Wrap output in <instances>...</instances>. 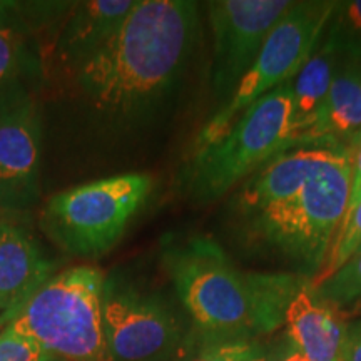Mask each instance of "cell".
Listing matches in <instances>:
<instances>
[{"instance_id": "6da1fadb", "label": "cell", "mask_w": 361, "mask_h": 361, "mask_svg": "<svg viewBox=\"0 0 361 361\" xmlns=\"http://www.w3.org/2000/svg\"><path fill=\"white\" fill-rule=\"evenodd\" d=\"M197 11L188 0H137L114 37L66 74L82 128L112 141L154 123L188 72Z\"/></svg>"}, {"instance_id": "7a4b0ae2", "label": "cell", "mask_w": 361, "mask_h": 361, "mask_svg": "<svg viewBox=\"0 0 361 361\" xmlns=\"http://www.w3.org/2000/svg\"><path fill=\"white\" fill-rule=\"evenodd\" d=\"M180 303L191 316L197 343L252 341L284 324L288 306L310 278L300 274H243L207 236L162 247Z\"/></svg>"}, {"instance_id": "3957f363", "label": "cell", "mask_w": 361, "mask_h": 361, "mask_svg": "<svg viewBox=\"0 0 361 361\" xmlns=\"http://www.w3.org/2000/svg\"><path fill=\"white\" fill-rule=\"evenodd\" d=\"M350 192L351 144H346L296 196L238 219L239 238L286 261L300 276L316 278L348 211Z\"/></svg>"}, {"instance_id": "277c9868", "label": "cell", "mask_w": 361, "mask_h": 361, "mask_svg": "<svg viewBox=\"0 0 361 361\" xmlns=\"http://www.w3.org/2000/svg\"><path fill=\"white\" fill-rule=\"evenodd\" d=\"M295 147L300 142L288 82L247 107L218 141L194 149L180 179L184 192L196 202L219 200Z\"/></svg>"}, {"instance_id": "5b68a950", "label": "cell", "mask_w": 361, "mask_h": 361, "mask_svg": "<svg viewBox=\"0 0 361 361\" xmlns=\"http://www.w3.org/2000/svg\"><path fill=\"white\" fill-rule=\"evenodd\" d=\"M102 273L78 266L51 276L13 316L52 361H112L102 316Z\"/></svg>"}, {"instance_id": "8992f818", "label": "cell", "mask_w": 361, "mask_h": 361, "mask_svg": "<svg viewBox=\"0 0 361 361\" xmlns=\"http://www.w3.org/2000/svg\"><path fill=\"white\" fill-rule=\"evenodd\" d=\"M152 189L144 173L117 174L59 192L45 202L40 228L74 256H101L119 241Z\"/></svg>"}, {"instance_id": "52a82bcc", "label": "cell", "mask_w": 361, "mask_h": 361, "mask_svg": "<svg viewBox=\"0 0 361 361\" xmlns=\"http://www.w3.org/2000/svg\"><path fill=\"white\" fill-rule=\"evenodd\" d=\"M335 7L336 2L333 0L291 2L271 29L255 64L233 96L201 129L194 149L218 141L247 107L295 78L322 42Z\"/></svg>"}, {"instance_id": "ba28073f", "label": "cell", "mask_w": 361, "mask_h": 361, "mask_svg": "<svg viewBox=\"0 0 361 361\" xmlns=\"http://www.w3.org/2000/svg\"><path fill=\"white\" fill-rule=\"evenodd\" d=\"M104 335L112 361H157L178 353L189 338L173 311L154 296L104 279Z\"/></svg>"}, {"instance_id": "9c48e42d", "label": "cell", "mask_w": 361, "mask_h": 361, "mask_svg": "<svg viewBox=\"0 0 361 361\" xmlns=\"http://www.w3.org/2000/svg\"><path fill=\"white\" fill-rule=\"evenodd\" d=\"M213 34L211 87L226 99L255 64L266 37L291 6L290 0H216L207 2Z\"/></svg>"}, {"instance_id": "30bf717a", "label": "cell", "mask_w": 361, "mask_h": 361, "mask_svg": "<svg viewBox=\"0 0 361 361\" xmlns=\"http://www.w3.org/2000/svg\"><path fill=\"white\" fill-rule=\"evenodd\" d=\"M44 126L35 102L0 114V216L19 218L37 204Z\"/></svg>"}, {"instance_id": "8fae6325", "label": "cell", "mask_w": 361, "mask_h": 361, "mask_svg": "<svg viewBox=\"0 0 361 361\" xmlns=\"http://www.w3.org/2000/svg\"><path fill=\"white\" fill-rule=\"evenodd\" d=\"M346 144H308L271 159L243 183L229 202L234 221L296 196Z\"/></svg>"}, {"instance_id": "7c38bea8", "label": "cell", "mask_w": 361, "mask_h": 361, "mask_svg": "<svg viewBox=\"0 0 361 361\" xmlns=\"http://www.w3.org/2000/svg\"><path fill=\"white\" fill-rule=\"evenodd\" d=\"M137 0H87L72 4L52 49L62 74L79 69L123 27Z\"/></svg>"}, {"instance_id": "4fadbf2b", "label": "cell", "mask_w": 361, "mask_h": 361, "mask_svg": "<svg viewBox=\"0 0 361 361\" xmlns=\"http://www.w3.org/2000/svg\"><path fill=\"white\" fill-rule=\"evenodd\" d=\"M54 263L16 218H0V311L19 313L25 301L52 276Z\"/></svg>"}, {"instance_id": "5bb4252c", "label": "cell", "mask_w": 361, "mask_h": 361, "mask_svg": "<svg viewBox=\"0 0 361 361\" xmlns=\"http://www.w3.org/2000/svg\"><path fill=\"white\" fill-rule=\"evenodd\" d=\"M284 324L286 340L306 361H343L348 324L341 311L314 291L311 279L291 300Z\"/></svg>"}, {"instance_id": "9a60e30c", "label": "cell", "mask_w": 361, "mask_h": 361, "mask_svg": "<svg viewBox=\"0 0 361 361\" xmlns=\"http://www.w3.org/2000/svg\"><path fill=\"white\" fill-rule=\"evenodd\" d=\"M24 6L20 2L16 17L0 20V114L32 102L44 78L40 47Z\"/></svg>"}, {"instance_id": "2e32d148", "label": "cell", "mask_w": 361, "mask_h": 361, "mask_svg": "<svg viewBox=\"0 0 361 361\" xmlns=\"http://www.w3.org/2000/svg\"><path fill=\"white\" fill-rule=\"evenodd\" d=\"M361 135V62L338 71L308 144H351Z\"/></svg>"}, {"instance_id": "e0dca14e", "label": "cell", "mask_w": 361, "mask_h": 361, "mask_svg": "<svg viewBox=\"0 0 361 361\" xmlns=\"http://www.w3.org/2000/svg\"><path fill=\"white\" fill-rule=\"evenodd\" d=\"M345 64L348 62L322 39V42L305 62V66L290 80L300 146H308L310 134L318 121L324 101H326L328 90L331 87L338 71Z\"/></svg>"}, {"instance_id": "ac0fdd59", "label": "cell", "mask_w": 361, "mask_h": 361, "mask_svg": "<svg viewBox=\"0 0 361 361\" xmlns=\"http://www.w3.org/2000/svg\"><path fill=\"white\" fill-rule=\"evenodd\" d=\"M323 40L346 62H361V0L336 2Z\"/></svg>"}, {"instance_id": "d6986e66", "label": "cell", "mask_w": 361, "mask_h": 361, "mask_svg": "<svg viewBox=\"0 0 361 361\" xmlns=\"http://www.w3.org/2000/svg\"><path fill=\"white\" fill-rule=\"evenodd\" d=\"M313 288L338 311L348 308L361 310V251L356 252L331 276L313 284Z\"/></svg>"}, {"instance_id": "ffe728a7", "label": "cell", "mask_w": 361, "mask_h": 361, "mask_svg": "<svg viewBox=\"0 0 361 361\" xmlns=\"http://www.w3.org/2000/svg\"><path fill=\"white\" fill-rule=\"evenodd\" d=\"M261 351L255 341H196L188 361H252Z\"/></svg>"}, {"instance_id": "44dd1931", "label": "cell", "mask_w": 361, "mask_h": 361, "mask_svg": "<svg viewBox=\"0 0 361 361\" xmlns=\"http://www.w3.org/2000/svg\"><path fill=\"white\" fill-rule=\"evenodd\" d=\"M0 361H52L34 338L11 323L0 333Z\"/></svg>"}, {"instance_id": "7402d4cb", "label": "cell", "mask_w": 361, "mask_h": 361, "mask_svg": "<svg viewBox=\"0 0 361 361\" xmlns=\"http://www.w3.org/2000/svg\"><path fill=\"white\" fill-rule=\"evenodd\" d=\"M361 200V135L351 142V192L348 211Z\"/></svg>"}, {"instance_id": "603a6c76", "label": "cell", "mask_w": 361, "mask_h": 361, "mask_svg": "<svg viewBox=\"0 0 361 361\" xmlns=\"http://www.w3.org/2000/svg\"><path fill=\"white\" fill-rule=\"evenodd\" d=\"M343 361H361V322L348 324Z\"/></svg>"}, {"instance_id": "cb8c5ba5", "label": "cell", "mask_w": 361, "mask_h": 361, "mask_svg": "<svg viewBox=\"0 0 361 361\" xmlns=\"http://www.w3.org/2000/svg\"><path fill=\"white\" fill-rule=\"evenodd\" d=\"M268 361H306V360L303 358V355H301L300 351H298L295 346L286 340V343L283 345V348H279L276 353L269 355Z\"/></svg>"}, {"instance_id": "d4e9b609", "label": "cell", "mask_w": 361, "mask_h": 361, "mask_svg": "<svg viewBox=\"0 0 361 361\" xmlns=\"http://www.w3.org/2000/svg\"><path fill=\"white\" fill-rule=\"evenodd\" d=\"M20 2H8V0H0V20H7L19 13Z\"/></svg>"}, {"instance_id": "484cf974", "label": "cell", "mask_w": 361, "mask_h": 361, "mask_svg": "<svg viewBox=\"0 0 361 361\" xmlns=\"http://www.w3.org/2000/svg\"><path fill=\"white\" fill-rule=\"evenodd\" d=\"M192 348H194V341L188 340L186 345H184L183 348H180V350L178 351V353L171 355V356H168V358H164V360H157V361H188V360H189V355H191V351H192Z\"/></svg>"}, {"instance_id": "4316f807", "label": "cell", "mask_w": 361, "mask_h": 361, "mask_svg": "<svg viewBox=\"0 0 361 361\" xmlns=\"http://www.w3.org/2000/svg\"><path fill=\"white\" fill-rule=\"evenodd\" d=\"M11 316H7L6 313H2V311H0V333L4 331V329H6L8 324H11Z\"/></svg>"}, {"instance_id": "83f0119b", "label": "cell", "mask_w": 361, "mask_h": 361, "mask_svg": "<svg viewBox=\"0 0 361 361\" xmlns=\"http://www.w3.org/2000/svg\"><path fill=\"white\" fill-rule=\"evenodd\" d=\"M268 358H269V355L264 353V351H261V353L256 356V358L252 360V361H268Z\"/></svg>"}, {"instance_id": "f1b7e54d", "label": "cell", "mask_w": 361, "mask_h": 361, "mask_svg": "<svg viewBox=\"0 0 361 361\" xmlns=\"http://www.w3.org/2000/svg\"><path fill=\"white\" fill-rule=\"evenodd\" d=\"M358 251H361V246H360V250ZM358 251H356V252H358ZM356 252H355V255H356Z\"/></svg>"}]
</instances>
